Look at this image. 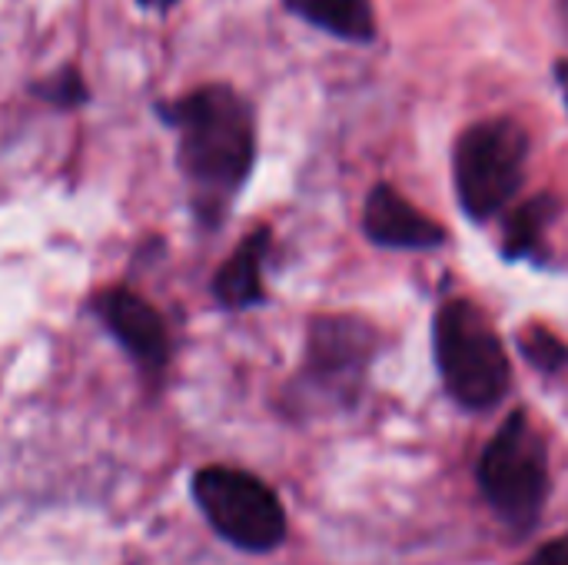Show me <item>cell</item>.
Segmentation results:
<instances>
[{
	"instance_id": "6da1fadb",
	"label": "cell",
	"mask_w": 568,
	"mask_h": 565,
	"mask_svg": "<svg viewBox=\"0 0 568 565\" xmlns=\"http://www.w3.org/2000/svg\"><path fill=\"white\" fill-rule=\"evenodd\" d=\"M160 113L180 133L176 160L196 213L216 223L243 190L256 160L253 107L233 87L206 83L160 107Z\"/></svg>"
},
{
	"instance_id": "7a4b0ae2",
	"label": "cell",
	"mask_w": 568,
	"mask_h": 565,
	"mask_svg": "<svg viewBox=\"0 0 568 565\" xmlns=\"http://www.w3.org/2000/svg\"><path fill=\"white\" fill-rule=\"evenodd\" d=\"M436 360L446 390L469 410L496 406L509 390V360L486 313L469 300H453L436 320Z\"/></svg>"
},
{
	"instance_id": "3957f363",
	"label": "cell",
	"mask_w": 568,
	"mask_h": 565,
	"mask_svg": "<svg viewBox=\"0 0 568 565\" xmlns=\"http://www.w3.org/2000/svg\"><path fill=\"white\" fill-rule=\"evenodd\" d=\"M529 133L509 117L473 123L456 143V190L473 220L496 216L523 186Z\"/></svg>"
},
{
	"instance_id": "277c9868",
	"label": "cell",
	"mask_w": 568,
	"mask_h": 565,
	"mask_svg": "<svg viewBox=\"0 0 568 565\" xmlns=\"http://www.w3.org/2000/svg\"><path fill=\"white\" fill-rule=\"evenodd\" d=\"M479 486L493 509L526 529L539 519L549 496V463L542 436L526 413H513L479 460Z\"/></svg>"
},
{
	"instance_id": "5b68a950",
	"label": "cell",
	"mask_w": 568,
	"mask_h": 565,
	"mask_svg": "<svg viewBox=\"0 0 568 565\" xmlns=\"http://www.w3.org/2000/svg\"><path fill=\"white\" fill-rule=\"evenodd\" d=\"M193 500L206 523L236 549L270 553L286 536V513L276 493L230 466H206L193 476Z\"/></svg>"
},
{
	"instance_id": "8992f818",
	"label": "cell",
	"mask_w": 568,
	"mask_h": 565,
	"mask_svg": "<svg viewBox=\"0 0 568 565\" xmlns=\"http://www.w3.org/2000/svg\"><path fill=\"white\" fill-rule=\"evenodd\" d=\"M93 306L110 336L126 350V356L146 376H160L170 360V333L163 326V316L133 290H106L97 296Z\"/></svg>"
},
{
	"instance_id": "52a82bcc",
	"label": "cell",
	"mask_w": 568,
	"mask_h": 565,
	"mask_svg": "<svg viewBox=\"0 0 568 565\" xmlns=\"http://www.w3.org/2000/svg\"><path fill=\"white\" fill-rule=\"evenodd\" d=\"M373 353V333L353 320H320L310 336L306 376L329 390V396L353 393L366 360Z\"/></svg>"
},
{
	"instance_id": "ba28073f",
	"label": "cell",
	"mask_w": 568,
	"mask_h": 565,
	"mask_svg": "<svg viewBox=\"0 0 568 565\" xmlns=\"http://www.w3.org/2000/svg\"><path fill=\"white\" fill-rule=\"evenodd\" d=\"M363 226L373 243L399 246V250H426L446 240V230L433 223L423 210H416L406 196H399L389 183L373 186L366 200Z\"/></svg>"
},
{
	"instance_id": "9c48e42d",
	"label": "cell",
	"mask_w": 568,
	"mask_h": 565,
	"mask_svg": "<svg viewBox=\"0 0 568 565\" xmlns=\"http://www.w3.org/2000/svg\"><path fill=\"white\" fill-rule=\"evenodd\" d=\"M270 250V230H253L240 250L220 266L213 280V293L230 310H246L263 300V256Z\"/></svg>"
},
{
	"instance_id": "30bf717a",
	"label": "cell",
	"mask_w": 568,
	"mask_h": 565,
	"mask_svg": "<svg viewBox=\"0 0 568 565\" xmlns=\"http://www.w3.org/2000/svg\"><path fill=\"white\" fill-rule=\"evenodd\" d=\"M300 20L349 40L373 43L376 40V10L373 0H283Z\"/></svg>"
},
{
	"instance_id": "8fae6325",
	"label": "cell",
	"mask_w": 568,
	"mask_h": 565,
	"mask_svg": "<svg viewBox=\"0 0 568 565\" xmlns=\"http://www.w3.org/2000/svg\"><path fill=\"white\" fill-rule=\"evenodd\" d=\"M556 213H559V200L549 196V193L532 196L529 203H523L506 223V253L509 256H526L529 250H536L542 243L546 226L556 220Z\"/></svg>"
},
{
	"instance_id": "7c38bea8",
	"label": "cell",
	"mask_w": 568,
	"mask_h": 565,
	"mask_svg": "<svg viewBox=\"0 0 568 565\" xmlns=\"http://www.w3.org/2000/svg\"><path fill=\"white\" fill-rule=\"evenodd\" d=\"M523 350H526V356H529V363L532 366H539V370H546V373H552V370H559L562 363L568 360V350L552 336V333H546V330H529L526 336H523Z\"/></svg>"
},
{
	"instance_id": "4fadbf2b",
	"label": "cell",
	"mask_w": 568,
	"mask_h": 565,
	"mask_svg": "<svg viewBox=\"0 0 568 565\" xmlns=\"http://www.w3.org/2000/svg\"><path fill=\"white\" fill-rule=\"evenodd\" d=\"M37 93H40L43 100L57 103V107H77V103L87 100V87H83V80H80V70H73V67L60 70V73L50 77L47 83H37Z\"/></svg>"
},
{
	"instance_id": "5bb4252c",
	"label": "cell",
	"mask_w": 568,
	"mask_h": 565,
	"mask_svg": "<svg viewBox=\"0 0 568 565\" xmlns=\"http://www.w3.org/2000/svg\"><path fill=\"white\" fill-rule=\"evenodd\" d=\"M526 565H568V536L549 543V546H542Z\"/></svg>"
},
{
	"instance_id": "9a60e30c",
	"label": "cell",
	"mask_w": 568,
	"mask_h": 565,
	"mask_svg": "<svg viewBox=\"0 0 568 565\" xmlns=\"http://www.w3.org/2000/svg\"><path fill=\"white\" fill-rule=\"evenodd\" d=\"M143 7H150V10H170L176 0H140Z\"/></svg>"
},
{
	"instance_id": "2e32d148",
	"label": "cell",
	"mask_w": 568,
	"mask_h": 565,
	"mask_svg": "<svg viewBox=\"0 0 568 565\" xmlns=\"http://www.w3.org/2000/svg\"><path fill=\"white\" fill-rule=\"evenodd\" d=\"M566 103H568V93H566Z\"/></svg>"
},
{
	"instance_id": "e0dca14e",
	"label": "cell",
	"mask_w": 568,
	"mask_h": 565,
	"mask_svg": "<svg viewBox=\"0 0 568 565\" xmlns=\"http://www.w3.org/2000/svg\"><path fill=\"white\" fill-rule=\"evenodd\" d=\"M566 10H568V0H566Z\"/></svg>"
}]
</instances>
